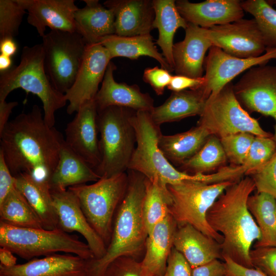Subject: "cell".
I'll return each instance as SVG.
<instances>
[{
  "mask_svg": "<svg viewBox=\"0 0 276 276\" xmlns=\"http://www.w3.org/2000/svg\"><path fill=\"white\" fill-rule=\"evenodd\" d=\"M0 151L11 174L28 173L48 182L55 169L65 140L45 121L41 110L34 105L9 121L0 132Z\"/></svg>",
  "mask_w": 276,
  "mask_h": 276,
  "instance_id": "1",
  "label": "cell"
},
{
  "mask_svg": "<svg viewBox=\"0 0 276 276\" xmlns=\"http://www.w3.org/2000/svg\"><path fill=\"white\" fill-rule=\"evenodd\" d=\"M256 190L252 179L242 177L219 196L206 214L210 226L221 234L222 256H227L245 267H254L250 258L251 246L261 234L249 212L247 202Z\"/></svg>",
  "mask_w": 276,
  "mask_h": 276,
  "instance_id": "2",
  "label": "cell"
},
{
  "mask_svg": "<svg viewBox=\"0 0 276 276\" xmlns=\"http://www.w3.org/2000/svg\"><path fill=\"white\" fill-rule=\"evenodd\" d=\"M127 172L128 186L114 215L110 241L101 258L87 260L86 276H104L115 259L122 256L136 259L145 249L148 236L142 213L145 177L133 170Z\"/></svg>",
  "mask_w": 276,
  "mask_h": 276,
  "instance_id": "3",
  "label": "cell"
},
{
  "mask_svg": "<svg viewBox=\"0 0 276 276\" xmlns=\"http://www.w3.org/2000/svg\"><path fill=\"white\" fill-rule=\"evenodd\" d=\"M21 88L37 96L41 100L45 122L54 127L56 112L67 102L65 95L51 83L44 66L42 44L25 46L18 65L1 72L0 101H6L13 90Z\"/></svg>",
  "mask_w": 276,
  "mask_h": 276,
  "instance_id": "4",
  "label": "cell"
},
{
  "mask_svg": "<svg viewBox=\"0 0 276 276\" xmlns=\"http://www.w3.org/2000/svg\"><path fill=\"white\" fill-rule=\"evenodd\" d=\"M131 123L136 135V146L128 170L136 171L146 178L163 186L184 181L205 182L204 174L191 175L176 169L166 158L158 146L162 134L160 126L154 123L150 112L135 111Z\"/></svg>",
  "mask_w": 276,
  "mask_h": 276,
  "instance_id": "5",
  "label": "cell"
},
{
  "mask_svg": "<svg viewBox=\"0 0 276 276\" xmlns=\"http://www.w3.org/2000/svg\"><path fill=\"white\" fill-rule=\"evenodd\" d=\"M134 112L118 106H109L98 111L101 162L95 171L101 178L128 170L136 142L130 121Z\"/></svg>",
  "mask_w": 276,
  "mask_h": 276,
  "instance_id": "6",
  "label": "cell"
},
{
  "mask_svg": "<svg viewBox=\"0 0 276 276\" xmlns=\"http://www.w3.org/2000/svg\"><path fill=\"white\" fill-rule=\"evenodd\" d=\"M0 246L27 260L59 252L73 254L87 260L95 258L87 243L58 227H21L0 220Z\"/></svg>",
  "mask_w": 276,
  "mask_h": 276,
  "instance_id": "7",
  "label": "cell"
},
{
  "mask_svg": "<svg viewBox=\"0 0 276 276\" xmlns=\"http://www.w3.org/2000/svg\"><path fill=\"white\" fill-rule=\"evenodd\" d=\"M124 172L101 177L90 185L69 187L77 197L88 222L107 247L111 239L114 215L128 186Z\"/></svg>",
  "mask_w": 276,
  "mask_h": 276,
  "instance_id": "8",
  "label": "cell"
},
{
  "mask_svg": "<svg viewBox=\"0 0 276 276\" xmlns=\"http://www.w3.org/2000/svg\"><path fill=\"white\" fill-rule=\"evenodd\" d=\"M236 181L207 183L184 181L168 185L167 188L172 200L169 208L170 214L178 226L190 224L221 243L223 241L222 235L210 226L206 220V214L219 196Z\"/></svg>",
  "mask_w": 276,
  "mask_h": 276,
  "instance_id": "9",
  "label": "cell"
},
{
  "mask_svg": "<svg viewBox=\"0 0 276 276\" xmlns=\"http://www.w3.org/2000/svg\"><path fill=\"white\" fill-rule=\"evenodd\" d=\"M42 38L46 74L54 88L65 94L75 81L86 44L77 32L51 30Z\"/></svg>",
  "mask_w": 276,
  "mask_h": 276,
  "instance_id": "10",
  "label": "cell"
},
{
  "mask_svg": "<svg viewBox=\"0 0 276 276\" xmlns=\"http://www.w3.org/2000/svg\"><path fill=\"white\" fill-rule=\"evenodd\" d=\"M197 125L220 139L241 132L266 137L273 136L265 131L242 107L236 98L231 82L208 99Z\"/></svg>",
  "mask_w": 276,
  "mask_h": 276,
  "instance_id": "11",
  "label": "cell"
},
{
  "mask_svg": "<svg viewBox=\"0 0 276 276\" xmlns=\"http://www.w3.org/2000/svg\"><path fill=\"white\" fill-rule=\"evenodd\" d=\"M233 90L247 112H257L274 119L273 138L276 143V65L251 67L233 84Z\"/></svg>",
  "mask_w": 276,
  "mask_h": 276,
  "instance_id": "12",
  "label": "cell"
},
{
  "mask_svg": "<svg viewBox=\"0 0 276 276\" xmlns=\"http://www.w3.org/2000/svg\"><path fill=\"white\" fill-rule=\"evenodd\" d=\"M203 30L212 46L233 56L240 58L257 57L266 51L262 35L254 18H242Z\"/></svg>",
  "mask_w": 276,
  "mask_h": 276,
  "instance_id": "13",
  "label": "cell"
},
{
  "mask_svg": "<svg viewBox=\"0 0 276 276\" xmlns=\"http://www.w3.org/2000/svg\"><path fill=\"white\" fill-rule=\"evenodd\" d=\"M111 57L100 43L86 44L83 60L72 87L64 94L68 114L77 112L85 103L95 100Z\"/></svg>",
  "mask_w": 276,
  "mask_h": 276,
  "instance_id": "14",
  "label": "cell"
},
{
  "mask_svg": "<svg viewBox=\"0 0 276 276\" xmlns=\"http://www.w3.org/2000/svg\"><path fill=\"white\" fill-rule=\"evenodd\" d=\"M274 59H276V48H267L265 53L257 57L240 58L213 45L205 58L204 83L200 88L208 99L213 97L241 73L254 66L266 65Z\"/></svg>",
  "mask_w": 276,
  "mask_h": 276,
  "instance_id": "15",
  "label": "cell"
},
{
  "mask_svg": "<svg viewBox=\"0 0 276 276\" xmlns=\"http://www.w3.org/2000/svg\"><path fill=\"white\" fill-rule=\"evenodd\" d=\"M95 100L84 104L65 129L66 144L95 171L101 162Z\"/></svg>",
  "mask_w": 276,
  "mask_h": 276,
  "instance_id": "16",
  "label": "cell"
},
{
  "mask_svg": "<svg viewBox=\"0 0 276 276\" xmlns=\"http://www.w3.org/2000/svg\"><path fill=\"white\" fill-rule=\"evenodd\" d=\"M57 217V227L66 233L80 234L86 241L95 258L105 254L107 246L85 217L75 194L68 189L51 190Z\"/></svg>",
  "mask_w": 276,
  "mask_h": 276,
  "instance_id": "17",
  "label": "cell"
},
{
  "mask_svg": "<svg viewBox=\"0 0 276 276\" xmlns=\"http://www.w3.org/2000/svg\"><path fill=\"white\" fill-rule=\"evenodd\" d=\"M28 12L27 21L43 37L47 27L51 30L77 32L74 0H18Z\"/></svg>",
  "mask_w": 276,
  "mask_h": 276,
  "instance_id": "18",
  "label": "cell"
},
{
  "mask_svg": "<svg viewBox=\"0 0 276 276\" xmlns=\"http://www.w3.org/2000/svg\"><path fill=\"white\" fill-rule=\"evenodd\" d=\"M116 68L115 64L110 61L95 98L97 111L109 106H118L135 111L151 112L154 107L153 99L148 94L142 93L136 84L116 82L113 76Z\"/></svg>",
  "mask_w": 276,
  "mask_h": 276,
  "instance_id": "19",
  "label": "cell"
},
{
  "mask_svg": "<svg viewBox=\"0 0 276 276\" xmlns=\"http://www.w3.org/2000/svg\"><path fill=\"white\" fill-rule=\"evenodd\" d=\"M239 0H207L192 3L176 1V8L187 21L203 28L231 23L243 18L244 10Z\"/></svg>",
  "mask_w": 276,
  "mask_h": 276,
  "instance_id": "20",
  "label": "cell"
},
{
  "mask_svg": "<svg viewBox=\"0 0 276 276\" xmlns=\"http://www.w3.org/2000/svg\"><path fill=\"white\" fill-rule=\"evenodd\" d=\"M87 265L79 256L56 253L10 267L0 265V276H86Z\"/></svg>",
  "mask_w": 276,
  "mask_h": 276,
  "instance_id": "21",
  "label": "cell"
},
{
  "mask_svg": "<svg viewBox=\"0 0 276 276\" xmlns=\"http://www.w3.org/2000/svg\"><path fill=\"white\" fill-rule=\"evenodd\" d=\"M103 5L114 14L116 35H145L154 29L155 11L151 0H107Z\"/></svg>",
  "mask_w": 276,
  "mask_h": 276,
  "instance_id": "22",
  "label": "cell"
},
{
  "mask_svg": "<svg viewBox=\"0 0 276 276\" xmlns=\"http://www.w3.org/2000/svg\"><path fill=\"white\" fill-rule=\"evenodd\" d=\"M212 46L203 28L188 23L183 40L174 43L173 47L176 75L194 78L202 77L205 55Z\"/></svg>",
  "mask_w": 276,
  "mask_h": 276,
  "instance_id": "23",
  "label": "cell"
},
{
  "mask_svg": "<svg viewBox=\"0 0 276 276\" xmlns=\"http://www.w3.org/2000/svg\"><path fill=\"white\" fill-rule=\"evenodd\" d=\"M178 225L169 214L157 223L149 233L145 243V253L141 262L148 276H162L166 269L169 257Z\"/></svg>",
  "mask_w": 276,
  "mask_h": 276,
  "instance_id": "24",
  "label": "cell"
},
{
  "mask_svg": "<svg viewBox=\"0 0 276 276\" xmlns=\"http://www.w3.org/2000/svg\"><path fill=\"white\" fill-rule=\"evenodd\" d=\"M173 247L183 255L192 268L214 260H223L221 243L189 224L178 226Z\"/></svg>",
  "mask_w": 276,
  "mask_h": 276,
  "instance_id": "25",
  "label": "cell"
},
{
  "mask_svg": "<svg viewBox=\"0 0 276 276\" xmlns=\"http://www.w3.org/2000/svg\"><path fill=\"white\" fill-rule=\"evenodd\" d=\"M208 100L200 87L172 92L164 103L153 108L151 116L154 123L159 126L164 123L200 116Z\"/></svg>",
  "mask_w": 276,
  "mask_h": 276,
  "instance_id": "26",
  "label": "cell"
},
{
  "mask_svg": "<svg viewBox=\"0 0 276 276\" xmlns=\"http://www.w3.org/2000/svg\"><path fill=\"white\" fill-rule=\"evenodd\" d=\"M85 6L75 13L77 32L86 44L99 43L102 38L114 34V16L98 0H84Z\"/></svg>",
  "mask_w": 276,
  "mask_h": 276,
  "instance_id": "27",
  "label": "cell"
},
{
  "mask_svg": "<svg viewBox=\"0 0 276 276\" xmlns=\"http://www.w3.org/2000/svg\"><path fill=\"white\" fill-rule=\"evenodd\" d=\"M100 178L95 170L76 154L64 141L58 164L48 183L51 190H65L87 182H96Z\"/></svg>",
  "mask_w": 276,
  "mask_h": 276,
  "instance_id": "28",
  "label": "cell"
},
{
  "mask_svg": "<svg viewBox=\"0 0 276 276\" xmlns=\"http://www.w3.org/2000/svg\"><path fill=\"white\" fill-rule=\"evenodd\" d=\"M15 187L23 195L39 217L43 228L57 227V217L48 183L28 173L14 176Z\"/></svg>",
  "mask_w": 276,
  "mask_h": 276,
  "instance_id": "29",
  "label": "cell"
},
{
  "mask_svg": "<svg viewBox=\"0 0 276 276\" xmlns=\"http://www.w3.org/2000/svg\"><path fill=\"white\" fill-rule=\"evenodd\" d=\"M99 43L107 49L112 59L121 57L136 60L148 56L158 62L162 67L173 72L162 53L158 51L150 34L133 36L112 34L102 38Z\"/></svg>",
  "mask_w": 276,
  "mask_h": 276,
  "instance_id": "30",
  "label": "cell"
},
{
  "mask_svg": "<svg viewBox=\"0 0 276 276\" xmlns=\"http://www.w3.org/2000/svg\"><path fill=\"white\" fill-rule=\"evenodd\" d=\"M174 0H152L155 11L154 29L158 31L156 43L168 63L173 68V39L176 30L187 28L188 23L179 13Z\"/></svg>",
  "mask_w": 276,
  "mask_h": 276,
  "instance_id": "31",
  "label": "cell"
},
{
  "mask_svg": "<svg viewBox=\"0 0 276 276\" xmlns=\"http://www.w3.org/2000/svg\"><path fill=\"white\" fill-rule=\"evenodd\" d=\"M210 135L205 128L197 125L185 132L162 134L158 146L170 163L180 167L197 153Z\"/></svg>",
  "mask_w": 276,
  "mask_h": 276,
  "instance_id": "32",
  "label": "cell"
},
{
  "mask_svg": "<svg viewBox=\"0 0 276 276\" xmlns=\"http://www.w3.org/2000/svg\"><path fill=\"white\" fill-rule=\"evenodd\" d=\"M247 205L261 234L254 248L276 247L275 199L267 193L257 192L249 196Z\"/></svg>",
  "mask_w": 276,
  "mask_h": 276,
  "instance_id": "33",
  "label": "cell"
},
{
  "mask_svg": "<svg viewBox=\"0 0 276 276\" xmlns=\"http://www.w3.org/2000/svg\"><path fill=\"white\" fill-rule=\"evenodd\" d=\"M227 160L220 139L211 135L197 153L181 165L179 170L191 175L206 174L226 166Z\"/></svg>",
  "mask_w": 276,
  "mask_h": 276,
  "instance_id": "34",
  "label": "cell"
},
{
  "mask_svg": "<svg viewBox=\"0 0 276 276\" xmlns=\"http://www.w3.org/2000/svg\"><path fill=\"white\" fill-rule=\"evenodd\" d=\"M0 220L18 227L43 228L39 217L15 187L0 202Z\"/></svg>",
  "mask_w": 276,
  "mask_h": 276,
  "instance_id": "35",
  "label": "cell"
},
{
  "mask_svg": "<svg viewBox=\"0 0 276 276\" xmlns=\"http://www.w3.org/2000/svg\"><path fill=\"white\" fill-rule=\"evenodd\" d=\"M172 200L167 187L145 177L143 218L148 235L153 227L170 214Z\"/></svg>",
  "mask_w": 276,
  "mask_h": 276,
  "instance_id": "36",
  "label": "cell"
},
{
  "mask_svg": "<svg viewBox=\"0 0 276 276\" xmlns=\"http://www.w3.org/2000/svg\"><path fill=\"white\" fill-rule=\"evenodd\" d=\"M241 5L244 11L254 17L266 48H276V10L265 0L241 1Z\"/></svg>",
  "mask_w": 276,
  "mask_h": 276,
  "instance_id": "37",
  "label": "cell"
},
{
  "mask_svg": "<svg viewBox=\"0 0 276 276\" xmlns=\"http://www.w3.org/2000/svg\"><path fill=\"white\" fill-rule=\"evenodd\" d=\"M26 13L18 0H0V40L17 35Z\"/></svg>",
  "mask_w": 276,
  "mask_h": 276,
  "instance_id": "38",
  "label": "cell"
},
{
  "mask_svg": "<svg viewBox=\"0 0 276 276\" xmlns=\"http://www.w3.org/2000/svg\"><path fill=\"white\" fill-rule=\"evenodd\" d=\"M276 152V143L272 137L255 136L247 156L242 165L246 170L245 175L266 164Z\"/></svg>",
  "mask_w": 276,
  "mask_h": 276,
  "instance_id": "39",
  "label": "cell"
},
{
  "mask_svg": "<svg viewBox=\"0 0 276 276\" xmlns=\"http://www.w3.org/2000/svg\"><path fill=\"white\" fill-rule=\"evenodd\" d=\"M255 136L249 133L241 132L220 139L227 160L231 165H243Z\"/></svg>",
  "mask_w": 276,
  "mask_h": 276,
  "instance_id": "40",
  "label": "cell"
},
{
  "mask_svg": "<svg viewBox=\"0 0 276 276\" xmlns=\"http://www.w3.org/2000/svg\"><path fill=\"white\" fill-rule=\"evenodd\" d=\"M253 180L258 193H265L276 200V152L263 166L248 175Z\"/></svg>",
  "mask_w": 276,
  "mask_h": 276,
  "instance_id": "41",
  "label": "cell"
},
{
  "mask_svg": "<svg viewBox=\"0 0 276 276\" xmlns=\"http://www.w3.org/2000/svg\"><path fill=\"white\" fill-rule=\"evenodd\" d=\"M249 254L254 267L268 276H276V247L254 248Z\"/></svg>",
  "mask_w": 276,
  "mask_h": 276,
  "instance_id": "42",
  "label": "cell"
},
{
  "mask_svg": "<svg viewBox=\"0 0 276 276\" xmlns=\"http://www.w3.org/2000/svg\"><path fill=\"white\" fill-rule=\"evenodd\" d=\"M104 276H148L143 271L141 262L131 257L122 256L108 266Z\"/></svg>",
  "mask_w": 276,
  "mask_h": 276,
  "instance_id": "43",
  "label": "cell"
},
{
  "mask_svg": "<svg viewBox=\"0 0 276 276\" xmlns=\"http://www.w3.org/2000/svg\"><path fill=\"white\" fill-rule=\"evenodd\" d=\"M172 76L171 72L162 67L154 66L145 69L143 79L148 83L158 96L163 95L168 87Z\"/></svg>",
  "mask_w": 276,
  "mask_h": 276,
  "instance_id": "44",
  "label": "cell"
},
{
  "mask_svg": "<svg viewBox=\"0 0 276 276\" xmlns=\"http://www.w3.org/2000/svg\"><path fill=\"white\" fill-rule=\"evenodd\" d=\"M162 276H192V268L183 255L172 248Z\"/></svg>",
  "mask_w": 276,
  "mask_h": 276,
  "instance_id": "45",
  "label": "cell"
},
{
  "mask_svg": "<svg viewBox=\"0 0 276 276\" xmlns=\"http://www.w3.org/2000/svg\"><path fill=\"white\" fill-rule=\"evenodd\" d=\"M223 259L225 276H268L258 268L241 265L227 256H223Z\"/></svg>",
  "mask_w": 276,
  "mask_h": 276,
  "instance_id": "46",
  "label": "cell"
},
{
  "mask_svg": "<svg viewBox=\"0 0 276 276\" xmlns=\"http://www.w3.org/2000/svg\"><path fill=\"white\" fill-rule=\"evenodd\" d=\"M204 83V78H194L185 76L175 75L172 76L171 80L167 88L173 92H178L201 87Z\"/></svg>",
  "mask_w": 276,
  "mask_h": 276,
  "instance_id": "47",
  "label": "cell"
},
{
  "mask_svg": "<svg viewBox=\"0 0 276 276\" xmlns=\"http://www.w3.org/2000/svg\"><path fill=\"white\" fill-rule=\"evenodd\" d=\"M14 187V176L6 163L3 153L0 151V202Z\"/></svg>",
  "mask_w": 276,
  "mask_h": 276,
  "instance_id": "48",
  "label": "cell"
},
{
  "mask_svg": "<svg viewBox=\"0 0 276 276\" xmlns=\"http://www.w3.org/2000/svg\"><path fill=\"white\" fill-rule=\"evenodd\" d=\"M192 276H225L223 261L214 260L205 264L192 268Z\"/></svg>",
  "mask_w": 276,
  "mask_h": 276,
  "instance_id": "49",
  "label": "cell"
},
{
  "mask_svg": "<svg viewBox=\"0 0 276 276\" xmlns=\"http://www.w3.org/2000/svg\"><path fill=\"white\" fill-rule=\"evenodd\" d=\"M16 101L7 102L6 101H0V132L8 123L9 118L13 109L18 105Z\"/></svg>",
  "mask_w": 276,
  "mask_h": 276,
  "instance_id": "50",
  "label": "cell"
},
{
  "mask_svg": "<svg viewBox=\"0 0 276 276\" xmlns=\"http://www.w3.org/2000/svg\"><path fill=\"white\" fill-rule=\"evenodd\" d=\"M17 49V44L13 38L0 40L1 54L11 57L16 53Z\"/></svg>",
  "mask_w": 276,
  "mask_h": 276,
  "instance_id": "51",
  "label": "cell"
},
{
  "mask_svg": "<svg viewBox=\"0 0 276 276\" xmlns=\"http://www.w3.org/2000/svg\"><path fill=\"white\" fill-rule=\"evenodd\" d=\"M13 254L10 250L1 247L0 248L1 265L6 267H10L15 265L17 259Z\"/></svg>",
  "mask_w": 276,
  "mask_h": 276,
  "instance_id": "52",
  "label": "cell"
},
{
  "mask_svg": "<svg viewBox=\"0 0 276 276\" xmlns=\"http://www.w3.org/2000/svg\"><path fill=\"white\" fill-rule=\"evenodd\" d=\"M12 59L11 57L0 54V71H6L12 67Z\"/></svg>",
  "mask_w": 276,
  "mask_h": 276,
  "instance_id": "53",
  "label": "cell"
},
{
  "mask_svg": "<svg viewBox=\"0 0 276 276\" xmlns=\"http://www.w3.org/2000/svg\"><path fill=\"white\" fill-rule=\"evenodd\" d=\"M267 1L271 6H272L273 5L276 6V0H270Z\"/></svg>",
  "mask_w": 276,
  "mask_h": 276,
  "instance_id": "54",
  "label": "cell"
}]
</instances>
